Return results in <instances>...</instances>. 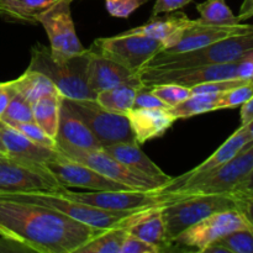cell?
I'll use <instances>...</instances> for the list:
<instances>
[{
    "instance_id": "6da1fadb",
    "label": "cell",
    "mask_w": 253,
    "mask_h": 253,
    "mask_svg": "<svg viewBox=\"0 0 253 253\" xmlns=\"http://www.w3.org/2000/svg\"><path fill=\"white\" fill-rule=\"evenodd\" d=\"M104 230L62 211L0 195V236L39 253H76Z\"/></svg>"
},
{
    "instance_id": "7a4b0ae2",
    "label": "cell",
    "mask_w": 253,
    "mask_h": 253,
    "mask_svg": "<svg viewBox=\"0 0 253 253\" xmlns=\"http://www.w3.org/2000/svg\"><path fill=\"white\" fill-rule=\"evenodd\" d=\"M253 169V145L245 146L234 158L204 174L185 180L174 189L161 193L165 203L195 194H231Z\"/></svg>"
},
{
    "instance_id": "3957f363",
    "label": "cell",
    "mask_w": 253,
    "mask_h": 253,
    "mask_svg": "<svg viewBox=\"0 0 253 253\" xmlns=\"http://www.w3.org/2000/svg\"><path fill=\"white\" fill-rule=\"evenodd\" d=\"M27 69L43 73L63 98L95 100L96 94L86 83V51L69 61L57 62L52 57L51 49L37 42L31 48V61Z\"/></svg>"
},
{
    "instance_id": "277c9868",
    "label": "cell",
    "mask_w": 253,
    "mask_h": 253,
    "mask_svg": "<svg viewBox=\"0 0 253 253\" xmlns=\"http://www.w3.org/2000/svg\"><path fill=\"white\" fill-rule=\"evenodd\" d=\"M253 49V32L217 41L209 46L182 53L161 51L146 63L143 68H185L237 62Z\"/></svg>"
},
{
    "instance_id": "5b68a950",
    "label": "cell",
    "mask_w": 253,
    "mask_h": 253,
    "mask_svg": "<svg viewBox=\"0 0 253 253\" xmlns=\"http://www.w3.org/2000/svg\"><path fill=\"white\" fill-rule=\"evenodd\" d=\"M236 209L234 194H195L162 204L168 249L170 242L184 230L215 212Z\"/></svg>"
},
{
    "instance_id": "8992f818",
    "label": "cell",
    "mask_w": 253,
    "mask_h": 253,
    "mask_svg": "<svg viewBox=\"0 0 253 253\" xmlns=\"http://www.w3.org/2000/svg\"><path fill=\"white\" fill-rule=\"evenodd\" d=\"M62 100L72 113L88 126L103 147L119 142H136L126 115L106 110L96 100L68 98Z\"/></svg>"
},
{
    "instance_id": "52a82bcc",
    "label": "cell",
    "mask_w": 253,
    "mask_h": 253,
    "mask_svg": "<svg viewBox=\"0 0 253 253\" xmlns=\"http://www.w3.org/2000/svg\"><path fill=\"white\" fill-rule=\"evenodd\" d=\"M4 197L10 198L20 202L34 203V204L43 205V207L52 208L62 211L67 216L81 221L83 224L89 225L95 229H111L120 224L121 220L136 211H114V210H104L99 208L90 207L83 203L73 202L58 193H16V194H1Z\"/></svg>"
},
{
    "instance_id": "ba28073f",
    "label": "cell",
    "mask_w": 253,
    "mask_h": 253,
    "mask_svg": "<svg viewBox=\"0 0 253 253\" xmlns=\"http://www.w3.org/2000/svg\"><path fill=\"white\" fill-rule=\"evenodd\" d=\"M90 48L138 73L153 56L162 51L163 43L145 35L124 32L113 37L96 39Z\"/></svg>"
},
{
    "instance_id": "9c48e42d",
    "label": "cell",
    "mask_w": 253,
    "mask_h": 253,
    "mask_svg": "<svg viewBox=\"0 0 253 253\" xmlns=\"http://www.w3.org/2000/svg\"><path fill=\"white\" fill-rule=\"evenodd\" d=\"M62 155L71 160L78 161L100 174L115 180V182L125 184L136 190H145V192H157L162 189L166 184L165 180L151 178L146 174L136 173L126 167L121 162L106 153L103 148L100 150H79V148L61 147L56 148Z\"/></svg>"
},
{
    "instance_id": "30bf717a",
    "label": "cell",
    "mask_w": 253,
    "mask_h": 253,
    "mask_svg": "<svg viewBox=\"0 0 253 253\" xmlns=\"http://www.w3.org/2000/svg\"><path fill=\"white\" fill-rule=\"evenodd\" d=\"M72 0H62L42 12L37 22L43 26L54 61L66 62L86 51L77 36L71 12Z\"/></svg>"
},
{
    "instance_id": "8fae6325",
    "label": "cell",
    "mask_w": 253,
    "mask_h": 253,
    "mask_svg": "<svg viewBox=\"0 0 253 253\" xmlns=\"http://www.w3.org/2000/svg\"><path fill=\"white\" fill-rule=\"evenodd\" d=\"M63 185L44 166L5 157L0 160V195L16 193H59Z\"/></svg>"
},
{
    "instance_id": "7c38bea8",
    "label": "cell",
    "mask_w": 253,
    "mask_h": 253,
    "mask_svg": "<svg viewBox=\"0 0 253 253\" xmlns=\"http://www.w3.org/2000/svg\"><path fill=\"white\" fill-rule=\"evenodd\" d=\"M247 227H250L249 224L237 209L215 212L184 230L170 242V249L194 250L203 253L209 245L214 244L230 232Z\"/></svg>"
},
{
    "instance_id": "4fadbf2b",
    "label": "cell",
    "mask_w": 253,
    "mask_h": 253,
    "mask_svg": "<svg viewBox=\"0 0 253 253\" xmlns=\"http://www.w3.org/2000/svg\"><path fill=\"white\" fill-rule=\"evenodd\" d=\"M58 194L90 207L114 211H138L158 204H165L160 192L145 190H90V192H72L64 187Z\"/></svg>"
},
{
    "instance_id": "5bb4252c",
    "label": "cell",
    "mask_w": 253,
    "mask_h": 253,
    "mask_svg": "<svg viewBox=\"0 0 253 253\" xmlns=\"http://www.w3.org/2000/svg\"><path fill=\"white\" fill-rule=\"evenodd\" d=\"M140 77L143 85L148 88L165 83L192 88L208 82L236 79V62L185 68H143L140 71Z\"/></svg>"
},
{
    "instance_id": "9a60e30c",
    "label": "cell",
    "mask_w": 253,
    "mask_h": 253,
    "mask_svg": "<svg viewBox=\"0 0 253 253\" xmlns=\"http://www.w3.org/2000/svg\"><path fill=\"white\" fill-rule=\"evenodd\" d=\"M44 167L58 180L59 184L66 188H84L88 190H136L100 174L78 161L66 157L59 151L56 157L48 161Z\"/></svg>"
},
{
    "instance_id": "2e32d148",
    "label": "cell",
    "mask_w": 253,
    "mask_h": 253,
    "mask_svg": "<svg viewBox=\"0 0 253 253\" xmlns=\"http://www.w3.org/2000/svg\"><path fill=\"white\" fill-rule=\"evenodd\" d=\"M253 32V25L237 24L234 26H214L199 21V19L192 20L189 26L183 31L177 43L170 48L163 49L166 53H182L209 46L217 41L237 35H245Z\"/></svg>"
},
{
    "instance_id": "e0dca14e",
    "label": "cell",
    "mask_w": 253,
    "mask_h": 253,
    "mask_svg": "<svg viewBox=\"0 0 253 253\" xmlns=\"http://www.w3.org/2000/svg\"><path fill=\"white\" fill-rule=\"evenodd\" d=\"M85 74L88 86L95 94L120 83L140 78V72L135 73L91 48L86 49Z\"/></svg>"
},
{
    "instance_id": "ac0fdd59",
    "label": "cell",
    "mask_w": 253,
    "mask_h": 253,
    "mask_svg": "<svg viewBox=\"0 0 253 253\" xmlns=\"http://www.w3.org/2000/svg\"><path fill=\"white\" fill-rule=\"evenodd\" d=\"M119 225L125 227L128 235L156 245L162 250V252L168 250L165 220L162 215V204L132 212L121 220Z\"/></svg>"
},
{
    "instance_id": "d6986e66",
    "label": "cell",
    "mask_w": 253,
    "mask_h": 253,
    "mask_svg": "<svg viewBox=\"0 0 253 253\" xmlns=\"http://www.w3.org/2000/svg\"><path fill=\"white\" fill-rule=\"evenodd\" d=\"M0 136L6 150V156L12 160L44 166L58 153L56 148L36 143L2 121H0Z\"/></svg>"
},
{
    "instance_id": "ffe728a7",
    "label": "cell",
    "mask_w": 253,
    "mask_h": 253,
    "mask_svg": "<svg viewBox=\"0 0 253 253\" xmlns=\"http://www.w3.org/2000/svg\"><path fill=\"white\" fill-rule=\"evenodd\" d=\"M249 142H251L250 140V135L247 133V130L245 126H240L207 161H204L203 163H200L198 167H195L194 169L189 170V172L184 173V174L179 175L177 178H173L168 184H166L162 189H160L158 192L161 193H167L169 190L174 189L178 185H180L182 183H184L185 180L190 179V178L195 177V175L204 174V173L210 172V170L215 169L219 166L224 165V163L229 162L231 158H234L235 156L239 155L242 150H244L245 146Z\"/></svg>"
},
{
    "instance_id": "44dd1931",
    "label": "cell",
    "mask_w": 253,
    "mask_h": 253,
    "mask_svg": "<svg viewBox=\"0 0 253 253\" xmlns=\"http://www.w3.org/2000/svg\"><path fill=\"white\" fill-rule=\"evenodd\" d=\"M63 99V98H62ZM56 148L71 147L79 150H100L103 148L98 138L88 128V126L72 113L62 100L59 110V123L57 130Z\"/></svg>"
},
{
    "instance_id": "7402d4cb",
    "label": "cell",
    "mask_w": 253,
    "mask_h": 253,
    "mask_svg": "<svg viewBox=\"0 0 253 253\" xmlns=\"http://www.w3.org/2000/svg\"><path fill=\"white\" fill-rule=\"evenodd\" d=\"M126 116L138 145L163 136L177 121L168 109H131Z\"/></svg>"
},
{
    "instance_id": "603a6c76",
    "label": "cell",
    "mask_w": 253,
    "mask_h": 253,
    "mask_svg": "<svg viewBox=\"0 0 253 253\" xmlns=\"http://www.w3.org/2000/svg\"><path fill=\"white\" fill-rule=\"evenodd\" d=\"M192 20L184 12H174L166 16H151L146 24L126 31V34H138L152 37L163 43V49L170 48L177 43L183 31L190 25ZM162 49V51H163Z\"/></svg>"
},
{
    "instance_id": "cb8c5ba5",
    "label": "cell",
    "mask_w": 253,
    "mask_h": 253,
    "mask_svg": "<svg viewBox=\"0 0 253 253\" xmlns=\"http://www.w3.org/2000/svg\"><path fill=\"white\" fill-rule=\"evenodd\" d=\"M103 150L115 160L125 165L131 170L141 174H146L151 178L165 180L169 183L173 179L168 174H166L145 152L140 148L137 142H119L114 145L104 146Z\"/></svg>"
},
{
    "instance_id": "d4e9b609",
    "label": "cell",
    "mask_w": 253,
    "mask_h": 253,
    "mask_svg": "<svg viewBox=\"0 0 253 253\" xmlns=\"http://www.w3.org/2000/svg\"><path fill=\"white\" fill-rule=\"evenodd\" d=\"M142 85L143 83L140 77L135 81L120 83L106 90L100 91L96 94L95 100L106 110L126 115L133 108L136 93Z\"/></svg>"
},
{
    "instance_id": "484cf974",
    "label": "cell",
    "mask_w": 253,
    "mask_h": 253,
    "mask_svg": "<svg viewBox=\"0 0 253 253\" xmlns=\"http://www.w3.org/2000/svg\"><path fill=\"white\" fill-rule=\"evenodd\" d=\"M62 0H0V15L9 21L37 24L40 15Z\"/></svg>"
},
{
    "instance_id": "4316f807",
    "label": "cell",
    "mask_w": 253,
    "mask_h": 253,
    "mask_svg": "<svg viewBox=\"0 0 253 253\" xmlns=\"http://www.w3.org/2000/svg\"><path fill=\"white\" fill-rule=\"evenodd\" d=\"M61 93H52L32 103L34 120L49 137L56 138L62 104Z\"/></svg>"
},
{
    "instance_id": "83f0119b",
    "label": "cell",
    "mask_w": 253,
    "mask_h": 253,
    "mask_svg": "<svg viewBox=\"0 0 253 253\" xmlns=\"http://www.w3.org/2000/svg\"><path fill=\"white\" fill-rule=\"evenodd\" d=\"M10 83L17 93L24 95L31 104L47 94L59 93L51 79L47 78L41 72L31 71V69H26L22 76L14 81H10Z\"/></svg>"
},
{
    "instance_id": "f1b7e54d",
    "label": "cell",
    "mask_w": 253,
    "mask_h": 253,
    "mask_svg": "<svg viewBox=\"0 0 253 253\" xmlns=\"http://www.w3.org/2000/svg\"><path fill=\"white\" fill-rule=\"evenodd\" d=\"M221 94H192L182 103L169 108V113L177 120L189 119L195 115L219 110V100Z\"/></svg>"
},
{
    "instance_id": "f546056e",
    "label": "cell",
    "mask_w": 253,
    "mask_h": 253,
    "mask_svg": "<svg viewBox=\"0 0 253 253\" xmlns=\"http://www.w3.org/2000/svg\"><path fill=\"white\" fill-rule=\"evenodd\" d=\"M127 236V230L121 225L104 230L76 253H121V246Z\"/></svg>"
},
{
    "instance_id": "4dcf8cb0",
    "label": "cell",
    "mask_w": 253,
    "mask_h": 253,
    "mask_svg": "<svg viewBox=\"0 0 253 253\" xmlns=\"http://www.w3.org/2000/svg\"><path fill=\"white\" fill-rule=\"evenodd\" d=\"M199 12V21L214 26H234L241 24L237 19V15L232 12L226 0H205L204 2L197 4Z\"/></svg>"
},
{
    "instance_id": "1f68e13d",
    "label": "cell",
    "mask_w": 253,
    "mask_h": 253,
    "mask_svg": "<svg viewBox=\"0 0 253 253\" xmlns=\"http://www.w3.org/2000/svg\"><path fill=\"white\" fill-rule=\"evenodd\" d=\"M0 121L5 124L12 123H29L34 120V113H32V104L21 95L20 93H15L7 105L6 110L4 111Z\"/></svg>"
},
{
    "instance_id": "d6a6232c",
    "label": "cell",
    "mask_w": 253,
    "mask_h": 253,
    "mask_svg": "<svg viewBox=\"0 0 253 253\" xmlns=\"http://www.w3.org/2000/svg\"><path fill=\"white\" fill-rule=\"evenodd\" d=\"M229 253H253V231L250 227L230 232L217 240Z\"/></svg>"
},
{
    "instance_id": "836d02e7",
    "label": "cell",
    "mask_w": 253,
    "mask_h": 253,
    "mask_svg": "<svg viewBox=\"0 0 253 253\" xmlns=\"http://www.w3.org/2000/svg\"><path fill=\"white\" fill-rule=\"evenodd\" d=\"M151 90L168 106V109L182 103V101H184L185 99L192 95L190 88L174 83L158 84V85L152 86Z\"/></svg>"
},
{
    "instance_id": "e575fe53",
    "label": "cell",
    "mask_w": 253,
    "mask_h": 253,
    "mask_svg": "<svg viewBox=\"0 0 253 253\" xmlns=\"http://www.w3.org/2000/svg\"><path fill=\"white\" fill-rule=\"evenodd\" d=\"M253 96V82L241 84L221 94L219 100V110L235 109L242 106Z\"/></svg>"
},
{
    "instance_id": "d590c367",
    "label": "cell",
    "mask_w": 253,
    "mask_h": 253,
    "mask_svg": "<svg viewBox=\"0 0 253 253\" xmlns=\"http://www.w3.org/2000/svg\"><path fill=\"white\" fill-rule=\"evenodd\" d=\"M11 127L16 128L21 133H24L30 140L35 141L36 143H40L42 146H46L49 148H56V141L54 138L49 137L35 121H29V123H12L7 124Z\"/></svg>"
},
{
    "instance_id": "8d00e7d4",
    "label": "cell",
    "mask_w": 253,
    "mask_h": 253,
    "mask_svg": "<svg viewBox=\"0 0 253 253\" xmlns=\"http://www.w3.org/2000/svg\"><path fill=\"white\" fill-rule=\"evenodd\" d=\"M249 83V81L242 79H226V81H214L202 83L190 88L192 94H222L230 89L239 86L241 84Z\"/></svg>"
},
{
    "instance_id": "74e56055",
    "label": "cell",
    "mask_w": 253,
    "mask_h": 253,
    "mask_svg": "<svg viewBox=\"0 0 253 253\" xmlns=\"http://www.w3.org/2000/svg\"><path fill=\"white\" fill-rule=\"evenodd\" d=\"M109 14L119 19H127L133 11L147 2V0H104Z\"/></svg>"
},
{
    "instance_id": "f35d334b",
    "label": "cell",
    "mask_w": 253,
    "mask_h": 253,
    "mask_svg": "<svg viewBox=\"0 0 253 253\" xmlns=\"http://www.w3.org/2000/svg\"><path fill=\"white\" fill-rule=\"evenodd\" d=\"M132 109H168V106L152 93L151 88L142 85L136 93Z\"/></svg>"
},
{
    "instance_id": "ab89813d",
    "label": "cell",
    "mask_w": 253,
    "mask_h": 253,
    "mask_svg": "<svg viewBox=\"0 0 253 253\" xmlns=\"http://www.w3.org/2000/svg\"><path fill=\"white\" fill-rule=\"evenodd\" d=\"M162 250L156 245L146 242L143 240L128 235L124 240L123 246H121V253H160Z\"/></svg>"
},
{
    "instance_id": "60d3db41",
    "label": "cell",
    "mask_w": 253,
    "mask_h": 253,
    "mask_svg": "<svg viewBox=\"0 0 253 253\" xmlns=\"http://www.w3.org/2000/svg\"><path fill=\"white\" fill-rule=\"evenodd\" d=\"M236 197V209L241 212L250 229L253 231V194H241Z\"/></svg>"
},
{
    "instance_id": "b9f144b4",
    "label": "cell",
    "mask_w": 253,
    "mask_h": 253,
    "mask_svg": "<svg viewBox=\"0 0 253 253\" xmlns=\"http://www.w3.org/2000/svg\"><path fill=\"white\" fill-rule=\"evenodd\" d=\"M193 0H156L152 9V16H157L160 14H168V12L177 11V10L183 9L190 4Z\"/></svg>"
},
{
    "instance_id": "7bdbcfd3",
    "label": "cell",
    "mask_w": 253,
    "mask_h": 253,
    "mask_svg": "<svg viewBox=\"0 0 253 253\" xmlns=\"http://www.w3.org/2000/svg\"><path fill=\"white\" fill-rule=\"evenodd\" d=\"M236 77L242 81L253 82V49L236 62Z\"/></svg>"
},
{
    "instance_id": "ee69618b",
    "label": "cell",
    "mask_w": 253,
    "mask_h": 253,
    "mask_svg": "<svg viewBox=\"0 0 253 253\" xmlns=\"http://www.w3.org/2000/svg\"><path fill=\"white\" fill-rule=\"evenodd\" d=\"M15 93H16V90L12 88L10 82L0 83V118L2 116L4 111L6 110L7 105H9L10 100H11L12 95H14Z\"/></svg>"
},
{
    "instance_id": "f6af8a7d",
    "label": "cell",
    "mask_w": 253,
    "mask_h": 253,
    "mask_svg": "<svg viewBox=\"0 0 253 253\" xmlns=\"http://www.w3.org/2000/svg\"><path fill=\"white\" fill-rule=\"evenodd\" d=\"M234 195H241V194H253V169L251 170L249 175L246 177V179L242 183H240L236 188H235L234 192L231 193Z\"/></svg>"
},
{
    "instance_id": "bcb514c9",
    "label": "cell",
    "mask_w": 253,
    "mask_h": 253,
    "mask_svg": "<svg viewBox=\"0 0 253 253\" xmlns=\"http://www.w3.org/2000/svg\"><path fill=\"white\" fill-rule=\"evenodd\" d=\"M12 251H30L26 247L22 246L21 244L12 240L2 237L0 239V252H12Z\"/></svg>"
},
{
    "instance_id": "7dc6e473",
    "label": "cell",
    "mask_w": 253,
    "mask_h": 253,
    "mask_svg": "<svg viewBox=\"0 0 253 253\" xmlns=\"http://www.w3.org/2000/svg\"><path fill=\"white\" fill-rule=\"evenodd\" d=\"M253 121V96L241 106V125L245 126Z\"/></svg>"
},
{
    "instance_id": "c3c4849f",
    "label": "cell",
    "mask_w": 253,
    "mask_h": 253,
    "mask_svg": "<svg viewBox=\"0 0 253 253\" xmlns=\"http://www.w3.org/2000/svg\"><path fill=\"white\" fill-rule=\"evenodd\" d=\"M253 10V0H244L241 7H240V12L237 15V19L240 22L245 21V20L251 17V11Z\"/></svg>"
},
{
    "instance_id": "681fc988",
    "label": "cell",
    "mask_w": 253,
    "mask_h": 253,
    "mask_svg": "<svg viewBox=\"0 0 253 253\" xmlns=\"http://www.w3.org/2000/svg\"><path fill=\"white\" fill-rule=\"evenodd\" d=\"M245 127H246L247 133L250 135V140H251V142H253V121L252 123L247 124V125H245Z\"/></svg>"
},
{
    "instance_id": "f907efd6",
    "label": "cell",
    "mask_w": 253,
    "mask_h": 253,
    "mask_svg": "<svg viewBox=\"0 0 253 253\" xmlns=\"http://www.w3.org/2000/svg\"><path fill=\"white\" fill-rule=\"evenodd\" d=\"M0 152H2L6 155V150H5V146H4V142H2V140H1V136H0Z\"/></svg>"
},
{
    "instance_id": "816d5d0a",
    "label": "cell",
    "mask_w": 253,
    "mask_h": 253,
    "mask_svg": "<svg viewBox=\"0 0 253 253\" xmlns=\"http://www.w3.org/2000/svg\"><path fill=\"white\" fill-rule=\"evenodd\" d=\"M5 157H7V156H6V155H5V153L0 152V160H2V158H5Z\"/></svg>"
},
{
    "instance_id": "f5cc1de1",
    "label": "cell",
    "mask_w": 253,
    "mask_h": 253,
    "mask_svg": "<svg viewBox=\"0 0 253 253\" xmlns=\"http://www.w3.org/2000/svg\"><path fill=\"white\" fill-rule=\"evenodd\" d=\"M253 16V10H252V11H251V17Z\"/></svg>"
},
{
    "instance_id": "db71d44e",
    "label": "cell",
    "mask_w": 253,
    "mask_h": 253,
    "mask_svg": "<svg viewBox=\"0 0 253 253\" xmlns=\"http://www.w3.org/2000/svg\"><path fill=\"white\" fill-rule=\"evenodd\" d=\"M72 1H74V0H72Z\"/></svg>"
}]
</instances>
